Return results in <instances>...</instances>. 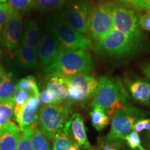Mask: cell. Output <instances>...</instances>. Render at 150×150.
<instances>
[{
	"label": "cell",
	"instance_id": "cell-31",
	"mask_svg": "<svg viewBox=\"0 0 150 150\" xmlns=\"http://www.w3.org/2000/svg\"><path fill=\"white\" fill-rule=\"evenodd\" d=\"M31 96V94L26 91H23V90L17 91V93L13 99L15 106H20L24 105Z\"/></svg>",
	"mask_w": 150,
	"mask_h": 150
},
{
	"label": "cell",
	"instance_id": "cell-21",
	"mask_svg": "<svg viewBox=\"0 0 150 150\" xmlns=\"http://www.w3.org/2000/svg\"><path fill=\"white\" fill-rule=\"evenodd\" d=\"M17 84L12 72H5L0 84V103L12 100L17 93Z\"/></svg>",
	"mask_w": 150,
	"mask_h": 150
},
{
	"label": "cell",
	"instance_id": "cell-37",
	"mask_svg": "<svg viewBox=\"0 0 150 150\" xmlns=\"http://www.w3.org/2000/svg\"><path fill=\"white\" fill-rule=\"evenodd\" d=\"M150 11V0H140L136 11Z\"/></svg>",
	"mask_w": 150,
	"mask_h": 150
},
{
	"label": "cell",
	"instance_id": "cell-9",
	"mask_svg": "<svg viewBox=\"0 0 150 150\" xmlns=\"http://www.w3.org/2000/svg\"><path fill=\"white\" fill-rule=\"evenodd\" d=\"M91 10L88 0H69L61 16L71 28L88 36Z\"/></svg>",
	"mask_w": 150,
	"mask_h": 150
},
{
	"label": "cell",
	"instance_id": "cell-20",
	"mask_svg": "<svg viewBox=\"0 0 150 150\" xmlns=\"http://www.w3.org/2000/svg\"><path fill=\"white\" fill-rule=\"evenodd\" d=\"M70 118L59 127L53 138V150H69L72 144Z\"/></svg>",
	"mask_w": 150,
	"mask_h": 150
},
{
	"label": "cell",
	"instance_id": "cell-4",
	"mask_svg": "<svg viewBox=\"0 0 150 150\" xmlns=\"http://www.w3.org/2000/svg\"><path fill=\"white\" fill-rule=\"evenodd\" d=\"M146 115L145 112L131 105L120 108L112 116L110 130L105 139L115 147H120L125 137L133 131L135 124Z\"/></svg>",
	"mask_w": 150,
	"mask_h": 150
},
{
	"label": "cell",
	"instance_id": "cell-15",
	"mask_svg": "<svg viewBox=\"0 0 150 150\" xmlns=\"http://www.w3.org/2000/svg\"><path fill=\"white\" fill-rule=\"evenodd\" d=\"M22 131L13 122H9L0 131V150H17Z\"/></svg>",
	"mask_w": 150,
	"mask_h": 150
},
{
	"label": "cell",
	"instance_id": "cell-28",
	"mask_svg": "<svg viewBox=\"0 0 150 150\" xmlns=\"http://www.w3.org/2000/svg\"><path fill=\"white\" fill-rule=\"evenodd\" d=\"M14 11L15 9L7 3L0 4V44L2 42V33L6 24Z\"/></svg>",
	"mask_w": 150,
	"mask_h": 150
},
{
	"label": "cell",
	"instance_id": "cell-36",
	"mask_svg": "<svg viewBox=\"0 0 150 150\" xmlns=\"http://www.w3.org/2000/svg\"><path fill=\"white\" fill-rule=\"evenodd\" d=\"M115 146L112 145L106 139L100 140L98 142V147L96 150H117Z\"/></svg>",
	"mask_w": 150,
	"mask_h": 150
},
{
	"label": "cell",
	"instance_id": "cell-1",
	"mask_svg": "<svg viewBox=\"0 0 150 150\" xmlns=\"http://www.w3.org/2000/svg\"><path fill=\"white\" fill-rule=\"evenodd\" d=\"M95 70L91 54L84 50H64L51 65L44 67L47 76L70 78L81 74H90Z\"/></svg>",
	"mask_w": 150,
	"mask_h": 150
},
{
	"label": "cell",
	"instance_id": "cell-41",
	"mask_svg": "<svg viewBox=\"0 0 150 150\" xmlns=\"http://www.w3.org/2000/svg\"><path fill=\"white\" fill-rule=\"evenodd\" d=\"M6 1V0H0V3H1V2H5Z\"/></svg>",
	"mask_w": 150,
	"mask_h": 150
},
{
	"label": "cell",
	"instance_id": "cell-5",
	"mask_svg": "<svg viewBox=\"0 0 150 150\" xmlns=\"http://www.w3.org/2000/svg\"><path fill=\"white\" fill-rule=\"evenodd\" d=\"M47 26L59 40L65 50L88 51L93 48V40L91 38L71 28L63 20L61 14L52 16L48 20Z\"/></svg>",
	"mask_w": 150,
	"mask_h": 150
},
{
	"label": "cell",
	"instance_id": "cell-17",
	"mask_svg": "<svg viewBox=\"0 0 150 150\" xmlns=\"http://www.w3.org/2000/svg\"><path fill=\"white\" fill-rule=\"evenodd\" d=\"M70 131L74 138L75 142L85 150H96L92 147L88 140L84 122L79 113H74L70 117Z\"/></svg>",
	"mask_w": 150,
	"mask_h": 150
},
{
	"label": "cell",
	"instance_id": "cell-7",
	"mask_svg": "<svg viewBox=\"0 0 150 150\" xmlns=\"http://www.w3.org/2000/svg\"><path fill=\"white\" fill-rule=\"evenodd\" d=\"M67 87L68 104L77 103L82 106L88 104L94 97L99 81L91 74H81L70 78H65Z\"/></svg>",
	"mask_w": 150,
	"mask_h": 150
},
{
	"label": "cell",
	"instance_id": "cell-2",
	"mask_svg": "<svg viewBox=\"0 0 150 150\" xmlns=\"http://www.w3.org/2000/svg\"><path fill=\"white\" fill-rule=\"evenodd\" d=\"M128 99V93L120 81L103 76L99 80L91 106L101 108L112 117L118 110L130 105Z\"/></svg>",
	"mask_w": 150,
	"mask_h": 150
},
{
	"label": "cell",
	"instance_id": "cell-16",
	"mask_svg": "<svg viewBox=\"0 0 150 150\" xmlns=\"http://www.w3.org/2000/svg\"><path fill=\"white\" fill-rule=\"evenodd\" d=\"M13 57L16 65L24 70H35L38 67V54L33 49L20 46L13 51Z\"/></svg>",
	"mask_w": 150,
	"mask_h": 150
},
{
	"label": "cell",
	"instance_id": "cell-40",
	"mask_svg": "<svg viewBox=\"0 0 150 150\" xmlns=\"http://www.w3.org/2000/svg\"><path fill=\"white\" fill-rule=\"evenodd\" d=\"M5 74V70L3 68V67L0 66V84L1 83V81H2L3 76Z\"/></svg>",
	"mask_w": 150,
	"mask_h": 150
},
{
	"label": "cell",
	"instance_id": "cell-27",
	"mask_svg": "<svg viewBox=\"0 0 150 150\" xmlns=\"http://www.w3.org/2000/svg\"><path fill=\"white\" fill-rule=\"evenodd\" d=\"M67 0H37L38 7L44 12L59 11L63 8Z\"/></svg>",
	"mask_w": 150,
	"mask_h": 150
},
{
	"label": "cell",
	"instance_id": "cell-29",
	"mask_svg": "<svg viewBox=\"0 0 150 150\" xmlns=\"http://www.w3.org/2000/svg\"><path fill=\"white\" fill-rule=\"evenodd\" d=\"M35 128V127H31L22 131V138L17 150H33L31 145V137L33 133V129Z\"/></svg>",
	"mask_w": 150,
	"mask_h": 150
},
{
	"label": "cell",
	"instance_id": "cell-26",
	"mask_svg": "<svg viewBox=\"0 0 150 150\" xmlns=\"http://www.w3.org/2000/svg\"><path fill=\"white\" fill-rule=\"evenodd\" d=\"M17 90H23L26 91L31 94V95H36L39 96L38 86L37 81L34 76H27L26 77L22 78L17 83Z\"/></svg>",
	"mask_w": 150,
	"mask_h": 150
},
{
	"label": "cell",
	"instance_id": "cell-25",
	"mask_svg": "<svg viewBox=\"0 0 150 150\" xmlns=\"http://www.w3.org/2000/svg\"><path fill=\"white\" fill-rule=\"evenodd\" d=\"M7 4L20 13H29L38 8L37 0H8Z\"/></svg>",
	"mask_w": 150,
	"mask_h": 150
},
{
	"label": "cell",
	"instance_id": "cell-30",
	"mask_svg": "<svg viewBox=\"0 0 150 150\" xmlns=\"http://www.w3.org/2000/svg\"><path fill=\"white\" fill-rule=\"evenodd\" d=\"M125 140H126L127 145L131 149L136 150L138 149V150H146L142 147L140 136L136 131H131L130 134L125 137Z\"/></svg>",
	"mask_w": 150,
	"mask_h": 150
},
{
	"label": "cell",
	"instance_id": "cell-23",
	"mask_svg": "<svg viewBox=\"0 0 150 150\" xmlns=\"http://www.w3.org/2000/svg\"><path fill=\"white\" fill-rule=\"evenodd\" d=\"M31 145L33 150H51L50 140L38 127L33 129L31 137Z\"/></svg>",
	"mask_w": 150,
	"mask_h": 150
},
{
	"label": "cell",
	"instance_id": "cell-42",
	"mask_svg": "<svg viewBox=\"0 0 150 150\" xmlns=\"http://www.w3.org/2000/svg\"><path fill=\"white\" fill-rule=\"evenodd\" d=\"M149 140H150V129H149ZM149 146H150V145H149Z\"/></svg>",
	"mask_w": 150,
	"mask_h": 150
},
{
	"label": "cell",
	"instance_id": "cell-19",
	"mask_svg": "<svg viewBox=\"0 0 150 150\" xmlns=\"http://www.w3.org/2000/svg\"><path fill=\"white\" fill-rule=\"evenodd\" d=\"M45 90L53 93L60 104L67 102V87L65 78L60 76H47Z\"/></svg>",
	"mask_w": 150,
	"mask_h": 150
},
{
	"label": "cell",
	"instance_id": "cell-11",
	"mask_svg": "<svg viewBox=\"0 0 150 150\" xmlns=\"http://www.w3.org/2000/svg\"><path fill=\"white\" fill-rule=\"evenodd\" d=\"M40 104L39 96L32 95L24 105L15 106L14 118L20 131H23L26 129L37 127Z\"/></svg>",
	"mask_w": 150,
	"mask_h": 150
},
{
	"label": "cell",
	"instance_id": "cell-6",
	"mask_svg": "<svg viewBox=\"0 0 150 150\" xmlns=\"http://www.w3.org/2000/svg\"><path fill=\"white\" fill-rule=\"evenodd\" d=\"M70 104H54L44 105L38 112L39 129L46 138L53 140L54 134L63 124L70 118Z\"/></svg>",
	"mask_w": 150,
	"mask_h": 150
},
{
	"label": "cell",
	"instance_id": "cell-35",
	"mask_svg": "<svg viewBox=\"0 0 150 150\" xmlns=\"http://www.w3.org/2000/svg\"><path fill=\"white\" fill-rule=\"evenodd\" d=\"M115 4L124 6L127 8H133L134 10H137L138 3L140 0H113Z\"/></svg>",
	"mask_w": 150,
	"mask_h": 150
},
{
	"label": "cell",
	"instance_id": "cell-18",
	"mask_svg": "<svg viewBox=\"0 0 150 150\" xmlns=\"http://www.w3.org/2000/svg\"><path fill=\"white\" fill-rule=\"evenodd\" d=\"M129 91L135 100L143 104L150 103V83L143 79L133 81L129 86Z\"/></svg>",
	"mask_w": 150,
	"mask_h": 150
},
{
	"label": "cell",
	"instance_id": "cell-39",
	"mask_svg": "<svg viewBox=\"0 0 150 150\" xmlns=\"http://www.w3.org/2000/svg\"><path fill=\"white\" fill-rule=\"evenodd\" d=\"M69 150H80V147L76 142H74L72 141Z\"/></svg>",
	"mask_w": 150,
	"mask_h": 150
},
{
	"label": "cell",
	"instance_id": "cell-10",
	"mask_svg": "<svg viewBox=\"0 0 150 150\" xmlns=\"http://www.w3.org/2000/svg\"><path fill=\"white\" fill-rule=\"evenodd\" d=\"M114 29L133 39L142 42L143 39L142 29L138 18L131 8L110 2Z\"/></svg>",
	"mask_w": 150,
	"mask_h": 150
},
{
	"label": "cell",
	"instance_id": "cell-24",
	"mask_svg": "<svg viewBox=\"0 0 150 150\" xmlns=\"http://www.w3.org/2000/svg\"><path fill=\"white\" fill-rule=\"evenodd\" d=\"M14 108L13 99L0 103V131L11 122V118L13 115Z\"/></svg>",
	"mask_w": 150,
	"mask_h": 150
},
{
	"label": "cell",
	"instance_id": "cell-12",
	"mask_svg": "<svg viewBox=\"0 0 150 150\" xmlns=\"http://www.w3.org/2000/svg\"><path fill=\"white\" fill-rule=\"evenodd\" d=\"M64 50L59 40L46 25L38 52L42 66L46 67L51 65Z\"/></svg>",
	"mask_w": 150,
	"mask_h": 150
},
{
	"label": "cell",
	"instance_id": "cell-13",
	"mask_svg": "<svg viewBox=\"0 0 150 150\" xmlns=\"http://www.w3.org/2000/svg\"><path fill=\"white\" fill-rule=\"evenodd\" d=\"M22 13L15 10L6 24L2 33V42L8 51H13L19 47L21 40L22 29Z\"/></svg>",
	"mask_w": 150,
	"mask_h": 150
},
{
	"label": "cell",
	"instance_id": "cell-32",
	"mask_svg": "<svg viewBox=\"0 0 150 150\" xmlns=\"http://www.w3.org/2000/svg\"><path fill=\"white\" fill-rule=\"evenodd\" d=\"M39 97H40V102L45 105L60 104L55 95L47 90L41 92L39 95Z\"/></svg>",
	"mask_w": 150,
	"mask_h": 150
},
{
	"label": "cell",
	"instance_id": "cell-14",
	"mask_svg": "<svg viewBox=\"0 0 150 150\" xmlns=\"http://www.w3.org/2000/svg\"><path fill=\"white\" fill-rule=\"evenodd\" d=\"M41 40L40 30L36 22L32 20H26L22 29L20 46L28 47L38 52Z\"/></svg>",
	"mask_w": 150,
	"mask_h": 150
},
{
	"label": "cell",
	"instance_id": "cell-3",
	"mask_svg": "<svg viewBox=\"0 0 150 150\" xmlns=\"http://www.w3.org/2000/svg\"><path fill=\"white\" fill-rule=\"evenodd\" d=\"M141 42L114 29L102 40L95 42L93 50L99 55L108 57L124 58L139 52Z\"/></svg>",
	"mask_w": 150,
	"mask_h": 150
},
{
	"label": "cell",
	"instance_id": "cell-22",
	"mask_svg": "<svg viewBox=\"0 0 150 150\" xmlns=\"http://www.w3.org/2000/svg\"><path fill=\"white\" fill-rule=\"evenodd\" d=\"M90 116L92 125L98 131H102L109 124L110 117L99 108H92V110L90 112Z\"/></svg>",
	"mask_w": 150,
	"mask_h": 150
},
{
	"label": "cell",
	"instance_id": "cell-34",
	"mask_svg": "<svg viewBox=\"0 0 150 150\" xmlns=\"http://www.w3.org/2000/svg\"><path fill=\"white\" fill-rule=\"evenodd\" d=\"M139 25L142 29L150 32V14H144L138 18Z\"/></svg>",
	"mask_w": 150,
	"mask_h": 150
},
{
	"label": "cell",
	"instance_id": "cell-8",
	"mask_svg": "<svg viewBox=\"0 0 150 150\" xmlns=\"http://www.w3.org/2000/svg\"><path fill=\"white\" fill-rule=\"evenodd\" d=\"M114 29L110 1H100L92 7L89 35L95 42L102 40Z\"/></svg>",
	"mask_w": 150,
	"mask_h": 150
},
{
	"label": "cell",
	"instance_id": "cell-33",
	"mask_svg": "<svg viewBox=\"0 0 150 150\" xmlns=\"http://www.w3.org/2000/svg\"><path fill=\"white\" fill-rule=\"evenodd\" d=\"M150 129V118L149 119H143L140 120L135 124L134 126L133 131H136L137 133L142 132L144 130H149Z\"/></svg>",
	"mask_w": 150,
	"mask_h": 150
},
{
	"label": "cell",
	"instance_id": "cell-38",
	"mask_svg": "<svg viewBox=\"0 0 150 150\" xmlns=\"http://www.w3.org/2000/svg\"><path fill=\"white\" fill-rule=\"evenodd\" d=\"M143 71L147 76V78L150 80V65H145L143 67Z\"/></svg>",
	"mask_w": 150,
	"mask_h": 150
}]
</instances>
